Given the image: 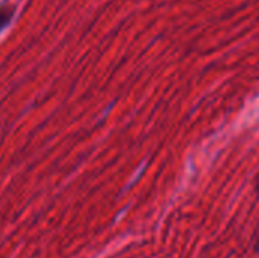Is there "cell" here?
<instances>
[{
    "label": "cell",
    "instance_id": "1",
    "mask_svg": "<svg viewBox=\"0 0 259 258\" xmlns=\"http://www.w3.org/2000/svg\"><path fill=\"white\" fill-rule=\"evenodd\" d=\"M14 12H15V8L12 5H6L0 8V30L11 21Z\"/></svg>",
    "mask_w": 259,
    "mask_h": 258
},
{
    "label": "cell",
    "instance_id": "2",
    "mask_svg": "<svg viewBox=\"0 0 259 258\" xmlns=\"http://www.w3.org/2000/svg\"><path fill=\"white\" fill-rule=\"evenodd\" d=\"M256 192H258V195H259V176H258V181H256Z\"/></svg>",
    "mask_w": 259,
    "mask_h": 258
}]
</instances>
